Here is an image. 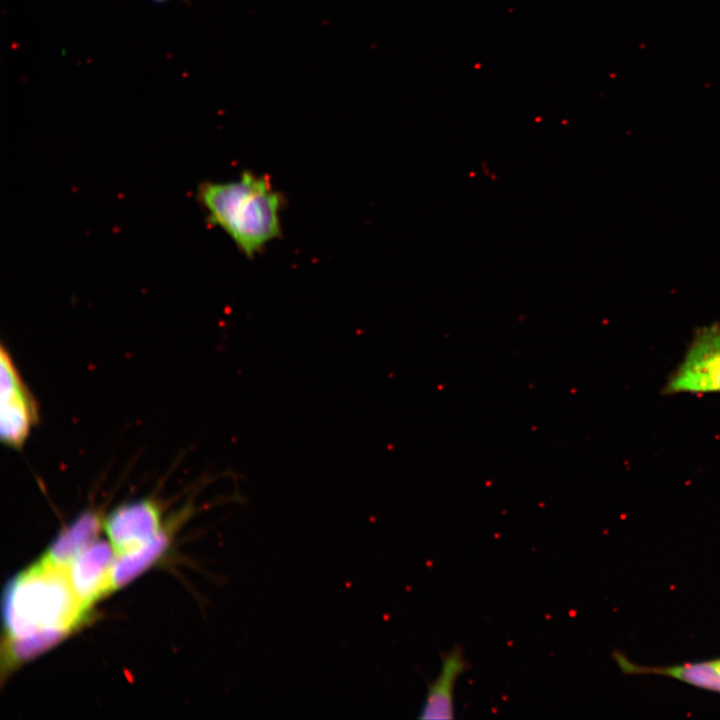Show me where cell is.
Returning a JSON list of instances; mask_svg holds the SVG:
<instances>
[{"mask_svg":"<svg viewBox=\"0 0 720 720\" xmlns=\"http://www.w3.org/2000/svg\"><path fill=\"white\" fill-rule=\"evenodd\" d=\"M103 525L104 521L96 510L81 512L59 532L41 559L66 569L83 550L95 542Z\"/></svg>","mask_w":720,"mask_h":720,"instance_id":"obj_8","label":"cell"},{"mask_svg":"<svg viewBox=\"0 0 720 720\" xmlns=\"http://www.w3.org/2000/svg\"><path fill=\"white\" fill-rule=\"evenodd\" d=\"M157 1H161V0H157Z\"/></svg>","mask_w":720,"mask_h":720,"instance_id":"obj_12","label":"cell"},{"mask_svg":"<svg viewBox=\"0 0 720 720\" xmlns=\"http://www.w3.org/2000/svg\"><path fill=\"white\" fill-rule=\"evenodd\" d=\"M162 509L152 498L117 506L103 528L117 555L132 552L149 542L163 527Z\"/></svg>","mask_w":720,"mask_h":720,"instance_id":"obj_5","label":"cell"},{"mask_svg":"<svg viewBox=\"0 0 720 720\" xmlns=\"http://www.w3.org/2000/svg\"><path fill=\"white\" fill-rule=\"evenodd\" d=\"M655 673L720 693V659L655 669Z\"/></svg>","mask_w":720,"mask_h":720,"instance_id":"obj_11","label":"cell"},{"mask_svg":"<svg viewBox=\"0 0 720 720\" xmlns=\"http://www.w3.org/2000/svg\"><path fill=\"white\" fill-rule=\"evenodd\" d=\"M198 195L209 221L246 256H255L279 238L283 199L266 176L246 171L236 180L206 182Z\"/></svg>","mask_w":720,"mask_h":720,"instance_id":"obj_1","label":"cell"},{"mask_svg":"<svg viewBox=\"0 0 720 720\" xmlns=\"http://www.w3.org/2000/svg\"><path fill=\"white\" fill-rule=\"evenodd\" d=\"M0 364V438L7 447L20 449L39 422V408L4 345Z\"/></svg>","mask_w":720,"mask_h":720,"instance_id":"obj_4","label":"cell"},{"mask_svg":"<svg viewBox=\"0 0 720 720\" xmlns=\"http://www.w3.org/2000/svg\"><path fill=\"white\" fill-rule=\"evenodd\" d=\"M186 510H184L185 512ZM184 512L177 515L171 522L140 548L117 555L111 571V591L122 588L154 565L168 550L174 531Z\"/></svg>","mask_w":720,"mask_h":720,"instance_id":"obj_9","label":"cell"},{"mask_svg":"<svg viewBox=\"0 0 720 720\" xmlns=\"http://www.w3.org/2000/svg\"><path fill=\"white\" fill-rule=\"evenodd\" d=\"M441 668L438 676L428 684V691L420 719H452L454 717L453 695L457 679L469 668L462 646L456 644L440 655Z\"/></svg>","mask_w":720,"mask_h":720,"instance_id":"obj_7","label":"cell"},{"mask_svg":"<svg viewBox=\"0 0 720 720\" xmlns=\"http://www.w3.org/2000/svg\"><path fill=\"white\" fill-rule=\"evenodd\" d=\"M663 393H720V322L698 328L668 377Z\"/></svg>","mask_w":720,"mask_h":720,"instance_id":"obj_3","label":"cell"},{"mask_svg":"<svg viewBox=\"0 0 720 720\" xmlns=\"http://www.w3.org/2000/svg\"><path fill=\"white\" fill-rule=\"evenodd\" d=\"M73 632L69 629H52L23 637H6L1 648L2 675L13 672L19 666L59 644Z\"/></svg>","mask_w":720,"mask_h":720,"instance_id":"obj_10","label":"cell"},{"mask_svg":"<svg viewBox=\"0 0 720 720\" xmlns=\"http://www.w3.org/2000/svg\"><path fill=\"white\" fill-rule=\"evenodd\" d=\"M2 616L6 637L16 638L52 629L76 631L90 610L76 597L66 569L40 559L9 580Z\"/></svg>","mask_w":720,"mask_h":720,"instance_id":"obj_2","label":"cell"},{"mask_svg":"<svg viewBox=\"0 0 720 720\" xmlns=\"http://www.w3.org/2000/svg\"><path fill=\"white\" fill-rule=\"evenodd\" d=\"M117 553L111 543L95 541L66 568L70 585L87 609L111 591V571Z\"/></svg>","mask_w":720,"mask_h":720,"instance_id":"obj_6","label":"cell"}]
</instances>
